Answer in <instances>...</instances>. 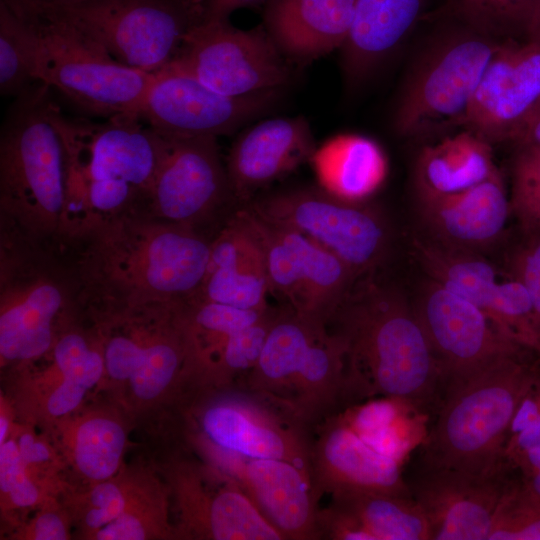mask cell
Instances as JSON below:
<instances>
[{"mask_svg":"<svg viewBox=\"0 0 540 540\" xmlns=\"http://www.w3.org/2000/svg\"><path fill=\"white\" fill-rule=\"evenodd\" d=\"M313 439L312 481L317 498L345 493L377 492L412 495L401 467L349 428L339 414L323 421Z\"/></svg>","mask_w":540,"mask_h":540,"instance_id":"cell-23","label":"cell"},{"mask_svg":"<svg viewBox=\"0 0 540 540\" xmlns=\"http://www.w3.org/2000/svg\"><path fill=\"white\" fill-rule=\"evenodd\" d=\"M539 0H447L445 13L479 33L505 40L526 34Z\"/></svg>","mask_w":540,"mask_h":540,"instance_id":"cell-39","label":"cell"},{"mask_svg":"<svg viewBox=\"0 0 540 540\" xmlns=\"http://www.w3.org/2000/svg\"><path fill=\"white\" fill-rule=\"evenodd\" d=\"M419 213L432 242L451 250L481 254L502 237L511 206L498 170L463 192L419 201Z\"/></svg>","mask_w":540,"mask_h":540,"instance_id":"cell-26","label":"cell"},{"mask_svg":"<svg viewBox=\"0 0 540 540\" xmlns=\"http://www.w3.org/2000/svg\"><path fill=\"white\" fill-rule=\"evenodd\" d=\"M455 22L412 69L394 113L404 137L423 138L465 125L482 76L500 42Z\"/></svg>","mask_w":540,"mask_h":540,"instance_id":"cell-8","label":"cell"},{"mask_svg":"<svg viewBox=\"0 0 540 540\" xmlns=\"http://www.w3.org/2000/svg\"><path fill=\"white\" fill-rule=\"evenodd\" d=\"M428 0H357L348 36L340 48L346 81L356 86L402 43Z\"/></svg>","mask_w":540,"mask_h":540,"instance_id":"cell-29","label":"cell"},{"mask_svg":"<svg viewBox=\"0 0 540 540\" xmlns=\"http://www.w3.org/2000/svg\"><path fill=\"white\" fill-rule=\"evenodd\" d=\"M12 432V422L10 413L4 406L3 400H1V415H0V444L4 443Z\"/></svg>","mask_w":540,"mask_h":540,"instance_id":"cell-51","label":"cell"},{"mask_svg":"<svg viewBox=\"0 0 540 540\" xmlns=\"http://www.w3.org/2000/svg\"><path fill=\"white\" fill-rule=\"evenodd\" d=\"M39 36L36 30L0 3V91L18 96L38 83Z\"/></svg>","mask_w":540,"mask_h":540,"instance_id":"cell-38","label":"cell"},{"mask_svg":"<svg viewBox=\"0 0 540 540\" xmlns=\"http://www.w3.org/2000/svg\"><path fill=\"white\" fill-rule=\"evenodd\" d=\"M280 90L246 96L214 91L180 69L156 73L140 108V118L169 138L230 135L276 104Z\"/></svg>","mask_w":540,"mask_h":540,"instance_id":"cell-15","label":"cell"},{"mask_svg":"<svg viewBox=\"0 0 540 540\" xmlns=\"http://www.w3.org/2000/svg\"><path fill=\"white\" fill-rule=\"evenodd\" d=\"M528 238L511 255L509 275L526 288L540 334V235Z\"/></svg>","mask_w":540,"mask_h":540,"instance_id":"cell-43","label":"cell"},{"mask_svg":"<svg viewBox=\"0 0 540 540\" xmlns=\"http://www.w3.org/2000/svg\"><path fill=\"white\" fill-rule=\"evenodd\" d=\"M413 306L440 365L444 385L495 360L529 352L503 336L473 303L430 278Z\"/></svg>","mask_w":540,"mask_h":540,"instance_id":"cell-19","label":"cell"},{"mask_svg":"<svg viewBox=\"0 0 540 540\" xmlns=\"http://www.w3.org/2000/svg\"><path fill=\"white\" fill-rule=\"evenodd\" d=\"M268 0H203L204 20H225L242 8L265 4Z\"/></svg>","mask_w":540,"mask_h":540,"instance_id":"cell-47","label":"cell"},{"mask_svg":"<svg viewBox=\"0 0 540 540\" xmlns=\"http://www.w3.org/2000/svg\"><path fill=\"white\" fill-rule=\"evenodd\" d=\"M338 414L369 446L401 465L424 444L429 431L428 413L397 397H373Z\"/></svg>","mask_w":540,"mask_h":540,"instance_id":"cell-34","label":"cell"},{"mask_svg":"<svg viewBox=\"0 0 540 540\" xmlns=\"http://www.w3.org/2000/svg\"><path fill=\"white\" fill-rule=\"evenodd\" d=\"M175 528L168 517L167 489L155 478L128 475L123 512L89 536L96 540L174 539Z\"/></svg>","mask_w":540,"mask_h":540,"instance_id":"cell-35","label":"cell"},{"mask_svg":"<svg viewBox=\"0 0 540 540\" xmlns=\"http://www.w3.org/2000/svg\"><path fill=\"white\" fill-rule=\"evenodd\" d=\"M280 307L269 306L251 325L231 335L196 381L197 387L237 386L254 368Z\"/></svg>","mask_w":540,"mask_h":540,"instance_id":"cell-37","label":"cell"},{"mask_svg":"<svg viewBox=\"0 0 540 540\" xmlns=\"http://www.w3.org/2000/svg\"><path fill=\"white\" fill-rule=\"evenodd\" d=\"M165 138L145 215L203 231L235 202L217 138Z\"/></svg>","mask_w":540,"mask_h":540,"instance_id":"cell-16","label":"cell"},{"mask_svg":"<svg viewBox=\"0 0 540 540\" xmlns=\"http://www.w3.org/2000/svg\"><path fill=\"white\" fill-rule=\"evenodd\" d=\"M45 15L69 23L119 62L156 74L204 20V6L203 0H54L39 18Z\"/></svg>","mask_w":540,"mask_h":540,"instance_id":"cell-9","label":"cell"},{"mask_svg":"<svg viewBox=\"0 0 540 540\" xmlns=\"http://www.w3.org/2000/svg\"><path fill=\"white\" fill-rule=\"evenodd\" d=\"M509 198L511 214L525 234L540 235V146L517 147Z\"/></svg>","mask_w":540,"mask_h":540,"instance_id":"cell-40","label":"cell"},{"mask_svg":"<svg viewBox=\"0 0 540 540\" xmlns=\"http://www.w3.org/2000/svg\"><path fill=\"white\" fill-rule=\"evenodd\" d=\"M80 300L184 301L205 278L211 239L145 214L123 216L65 243Z\"/></svg>","mask_w":540,"mask_h":540,"instance_id":"cell-2","label":"cell"},{"mask_svg":"<svg viewBox=\"0 0 540 540\" xmlns=\"http://www.w3.org/2000/svg\"><path fill=\"white\" fill-rule=\"evenodd\" d=\"M511 471L509 464L484 473L423 467L410 490L431 540H488Z\"/></svg>","mask_w":540,"mask_h":540,"instance_id":"cell-22","label":"cell"},{"mask_svg":"<svg viewBox=\"0 0 540 540\" xmlns=\"http://www.w3.org/2000/svg\"><path fill=\"white\" fill-rule=\"evenodd\" d=\"M331 497L350 509L374 540H431L427 517L412 495L357 492Z\"/></svg>","mask_w":540,"mask_h":540,"instance_id":"cell-36","label":"cell"},{"mask_svg":"<svg viewBox=\"0 0 540 540\" xmlns=\"http://www.w3.org/2000/svg\"><path fill=\"white\" fill-rule=\"evenodd\" d=\"M493 145L464 129L423 147L415 167L418 200H430L463 192L490 178L499 169Z\"/></svg>","mask_w":540,"mask_h":540,"instance_id":"cell-31","label":"cell"},{"mask_svg":"<svg viewBox=\"0 0 540 540\" xmlns=\"http://www.w3.org/2000/svg\"><path fill=\"white\" fill-rule=\"evenodd\" d=\"M536 365L504 357L448 380L423 444V467L469 473L497 470L519 400Z\"/></svg>","mask_w":540,"mask_h":540,"instance_id":"cell-7","label":"cell"},{"mask_svg":"<svg viewBox=\"0 0 540 540\" xmlns=\"http://www.w3.org/2000/svg\"><path fill=\"white\" fill-rule=\"evenodd\" d=\"M70 323L44 357L47 365L31 379L34 403L42 417L59 422L82 404L105 375L102 346L92 329Z\"/></svg>","mask_w":540,"mask_h":540,"instance_id":"cell-27","label":"cell"},{"mask_svg":"<svg viewBox=\"0 0 540 540\" xmlns=\"http://www.w3.org/2000/svg\"><path fill=\"white\" fill-rule=\"evenodd\" d=\"M326 327L298 314L287 304L281 306L258 362L237 386L288 416L294 382L311 344Z\"/></svg>","mask_w":540,"mask_h":540,"instance_id":"cell-30","label":"cell"},{"mask_svg":"<svg viewBox=\"0 0 540 540\" xmlns=\"http://www.w3.org/2000/svg\"><path fill=\"white\" fill-rule=\"evenodd\" d=\"M310 163L319 187L349 202H366L383 185L389 165L374 139L356 133L336 135L316 148Z\"/></svg>","mask_w":540,"mask_h":540,"instance_id":"cell-32","label":"cell"},{"mask_svg":"<svg viewBox=\"0 0 540 540\" xmlns=\"http://www.w3.org/2000/svg\"><path fill=\"white\" fill-rule=\"evenodd\" d=\"M71 515L56 503L54 498L42 504L36 515L13 534L21 540H67L70 539Z\"/></svg>","mask_w":540,"mask_h":540,"instance_id":"cell-44","label":"cell"},{"mask_svg":"<svg viewBox=\"0 0 540 540\" xmlns=\"http://www.w3.org/2000/svg\"><path fill=\"white\" fill-rule=\"evenodd\" d=\"M20 455L26 466L31 469L36 467L52 466L55 457L44 440L38 439L32 432L20 431L16 436Z\"/></svg>","mask_w":540,"mask_h":540,"instance_id":"cell-46","label":"cell"},{"mask_svg":"<svg viewBox=\"0 0 540 540\" xmlns=\"http://www.w3.org/2000/svg\"><path fill=\"white\" fill-rule=\"evenodd\" d=\"M38 82L18 96L0 133V223L60 245L65 216V159L53 121L56 103Z\"/></svg>","mask_w":540,"mask_h":540,"instance_id":"cell-4","label":"cell"},{"mask_svg":"<svg viewBox=\"0 0 540 540\" xmlns=\"http://www.w3.org/2000/svg\"><path fill=\"white\" fill-rule=\"evenodd\" d=\"M414 255L428 278L477 306L499 332L523 349L540 355V334L526 288L502 279L479 253L444 248L415 239Z\"/></svg>","mask_w":540,"mask_h":540,"instance_id":"cell-17","label":"cell"},{"mask_svg":"<svg viewBox=\"0 0 540 540\" xmlns=\"http://www.w3.org/2000/svg\"><path fill=\"white\" fill-rule=\"evenodd\" d=\"M54 0H0L13 14L27 24L34 23Z\"/></svg>","mask_w":540,"mask_h":540,"instance_id":"cell-48","label":"cell"},{"mask_svg":"<svg viewBox=\"0 0 540 540\" xmlns=\"http://www.w3.org/2000/svg\"><path fill=\"white\" fill-rule=\"evenodd\" d=\"M203 462L236 479L284 540H319L312 476L281 459L249 458L209 447L196 449Z\"/></svg>","mask_w":540,"mask_h":540,"instance_id":"cell-20","label":"cell"},{"mask_svg":"<svg viewBox=\"0 0 540 540\" xmlns=\"http://www.w3.org/2000/svg\"><path fill=\"white\" fill-rule=\"evenodd\" d=\"M32 26L39 36L37 79L91 116L138 115L155 75L116 60L69 23L51 16Z\"/></svg>","mask_w":540,"mask_h":540,"instance_id":"cell-10","label":"cell"},{"mask_svg":"<svg viewBox=\"0 0 540 540\" xmlns=\"http://www.w3.org/2000/svg\"><path fill=\"white\" fill-rule=\"evenodd\" d=\"M246 205L267 221L292 228L332 252L357 279L375 274L390 255V223L368 201L349 202L320 187H301Z\"/></svg>","mask_w":540,"mask_h":540,"instance_id":"cell-12","label":"cell"},{"mask_svg":"<svg viewBox=\"0 0 540 540\" xmlns=\"http://www.w3.org/2000/svg\"><path fill=\"white\" fill-rule=\"evenodd\" d=\"M245 207L262 242L270 293L298 314L327 325L358 280L355 274L306 235Z\"/></svg>","mask_w":540,"mask_h":540,"instance_id":"cell-14","label":"cell"},{"mask_svg":"<svg viewBox=\"0 0 540 540\" xmlns=\"http://www.w3.org/2000/svg\"><path fill=\"white\" fill-rule=\"evenodd\" d=\"M524 39L540 43V0L530 20Z\"/></svg>","mask_w":540,"mask_h":540,"instance_id":"cell-50","label":"cell"},{"mask_svg":"<svg viewBox=\"0 0 540 540\" xmlns=\"http://www.w3.org/2000/svg\"><path fill=\"white\" fill-rule=\"evenodd\" d=\"M540 104V43L502 40L469 109L464 129L492 145L511 142Z\"/></svg>","mask_w":540,"mask_h":540,"instance_id":"cell-21","label":"cell"},{"mask_svg":"<svg viewBox=\"0 0 540 540\" xmlns=\"http://www.w3.org/2000/svg\"><path fill=\"white\" fill-rule=\"evenodd\" d=\"M53 121L65 159L62 241L78 239L123 216L145 214L166 138L138 115L97 123L67 117L56 104Z\"/></svg>","mask_w":540,"mask_h":540,"instance_id":"cell-3","label":"cell"},{"mask_svg":"<svg viewBox=\"0 0 540 540\" xmlns=\"http://www.w3.org/2000/svg\"><path fill=\"white\" fill-rule=\"evenodd\" d=\"M345 349L344 409L378 396L428 413L443 375L413 304L375 274L359 278L327 322Z\"/></svg>","mask_w":540,"mask_h":540,"instance_id":"cell-1","label":"cell"},{"mask_svg":"<svg viewBox=\"0 0 540 540\" xmlns=\"http://www.w3.org/2000/svg\"><path fill=\"white\" fill-rule=\"evenodd\" d=\"M178 508V539L284 540L241 484L202 462L178 460L170 468Z\"/></svg>","mask_w":540,"mask_h":540,"instance_id":"cell-18","label":"cell"},{"mask_svg":"<svg viewBox=\"0 0 540 540\" xmlns=\"http://www.w3.org/2000/svg\"><path fill=\"white\" fill-rule=\"evenodd\" d=\"M512 143L516 147L540 146V104L518 131Z\"/></svg>","mask_w":540,"mask_h":540,"instance_id":"cell-49","label":"cell"},{"mask_svg":"<svg viewBox=\"0 0 540 540\" xmlns=\"http://www.w3.org/2000/svg\"><path fill=\"white\" fill-rule=\"evenodd\" d=\"M269 292L262 242L244 206L229 215L211 239L207 272L193 298L263 310L269 306Z\"/></svg>","mask_w":540,"mask_h":540,"instance_id":"cell-25","label":"cell"},{"mask_svg":"<svg viewBox=\"0 0 540 540\" xmlns=\"http://www.w3.org/2000/svg\"><path fill=\"white\" fill-rule=\"evenodd\" d=\"M80 313V286L62 248L0 223L1 366L43 358Z\"/></svg>","mask_w":540,"mask_h":540,"instance_id":"cell-5","label":"cell"},{"mask_svg":"<svg viewBox=\"0 0 540 540\" xmlns=\"http://www.w3.org/2000/svg\"><path fill=\"white\" fill-rule=\"evenodd\" d=\"M488 540H540V498L519 479L507 488Z\"/></svg>","mask_w":540,"mask_h":540,"instance_id":"cell-42","label":"cell"},{"mask_svg":"<svg viewBox=\"0 0 540 540\" xmlns=\"http://www.w3.org/2000/svg\"><path fill=\"white\" fill-rule=\"evenodd\" d=\"M58 424L64 454L81 478L93 484L121 472L127 431L114 411L92 408Z\"/></svg>","mask_w":540,"mask_h":540,"instance_id":"cell-33","label":"cell"},{"mask_svg":"<svg viewBox=\"0 0 540 540\" xmlns=\"http://www.w3.org/2000/svg\"><path fill=\"white\" fill-rule=\"evenodd\" d=\"M168 66L233 97L280 90L291 76L285 56L263 24L240 29L229 19L203 20L194 26Z\"/></svg>","mask_w":540,"mask_h":540,"instance_id":"cell-13","label":"cell"},{"mask_svg":"<svg viewBox=\"0 0 540 540\" xmlns=\"http://www.w3.org/2000/svg\"><path fill=\"white\" fill-rule=\"evenodd\" d=\"M316 145L302 117L263 120L242 133L225 166L235 202L249 204L261 188L311 160Z\"/></svg>","mask_w":540,"mask_h":540,"instance_id":"cell-24","label":"cell"},{"mask_svg":"<svg viewBox=\"0 0 540 540\" xmlns=\"http://www.w3.org/2000/svg\"><path fill=\"white\" fill-rule=\"evenodd\" d=\"M357 0H268L263 26L285 57L309 61L344 44Z\"/></svg>","mask_w":540,"mask_h":540,"instance_id":"cell-28","label":"cell"},{"mask_svg":"<svg viewBox=\"0 0 540 540\" xmlns=\"http://www.w3.org/2000/svg\"><path fill=\"white\" fill-rule=\"evenodd\" d=\"M184 409L191 447H209L249 458L292 462L312 476L311 432L238 386L192 389Z\"/></svg>","mask_w":540,"mask_h":540,"instance_id":"cell-11","label":"cell"},{"mask_svg":"<svg viewBox=\"0 0 540 540\" xmlns=\"http://www.w3.org/2000/svg\"><path fill=\"white\" fill-rule=\"evenodd\" d=\"M128 492V474L91 484L83 494L76 495L69 510L82 530L84 538L114 521L124 510Z\"/></svg>","mask_w":540,"mask_h":540,"instance_id":"cell-41","label":"cell"},{"mask_svg":"<svg viewBox=\"0 0 540 540\" xmlns=\"http://www.w3.org/2000/svg\"><path fill=\"white\" fill-rule=\"evenodd\" d=\"M81 314L103 351L104 378L148 405L178 392L194 372L186 300H84Z\"/></svg>","mask_w":540,"mask_h":540,"instance_id":"cell-6","label":"cell"},{"mask_svg":"<svg viewBox=\"0 0 540 540\" xmlns=\"http://www.w3.org/2000/svg\"><path fill=\"white\" fill-rule=\"evenodd\" d=\"M319 539L329 540H374L359 518L343 504L331 500L317 512Z\"/></svg>","mask_w":540,"mask_h":540,"instance_id":"cell-45","label":"cell"}]
</instances>
